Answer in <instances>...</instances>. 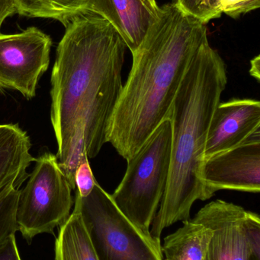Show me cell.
Returning <instances> with one entry per match:
<instances>
[{
	"label": "cell",
	"instance_id": "1",
	"mask_svg": "<svg viewBox=\"0 0 260 260\" xmlns=\"http://www.w3.org/2000/svg\"><path fill=\"white\" fill-rule=\"evenodd\" d=\"M65 28L50 79V120L60 167L75 190L81 159L96 157L106 143L123 86L127 47L106 20L92 12L76 17Z\"/></svg>",
	"mask_w": 260,
	"mask_h": 260
},
{
	"label": "cell",
	"instance_id": "2",
	"mask_svg": "<svg viewBox=\"0 0 260 260\" xmlns=\"http://www.w3.org/2000/svg\"><path fill=\"white\" fill-rule=\"evenodd\" d=\"M208 39L206 24L176 3L160 7L137 50L108 123L106 142L125 160L131 158L169 118L189 67Z\"/></svg>",
	"mask_w": 260,
	"mask_h": 260
},
{
	"label": "cell",
	"instance_id": "3",
	"mask_svg": "<svg viewBox=\"0 0 260 260\" xmlns=\"http://www.w3.org/2000/svg\"><path fill=\"white\" fill-rule=\"evenodd\" d=\"M227 82L224 60L206 40L185 76L168 118L172 126L170 170L150 230L157 241L164 229L190 220L195 201H204L200 170L211 121Z\"/></svg>",
	"mask_w": 260,
	"mask_h": 260
},
{
	"label": "cell",
	"instance_id": "4",
	"mask_svg": "<svg viewBox=\"0 0 260 260\" xmlns=\"http://www.w3.org/2000/svg\"><path fill=\"white\" fill-rule=\"evenodd\" d=\"M171 147L172 126L166 119L127 160L126 172L111 195L122 214L146 234H151L167 184Z\"/></svg>",
	"mask_w": 260,
	"mask_h": 260
},
{
	"label": "cell",
	"instance_id": "5",
	"mask_svg": "<svg viewBox=\"0 0 260 260\" xmlns=\"http://www.w3.org/2000/svg\"><path fill=\"white\" fill-rule=\"evenodd\" d=\"M79 209L99 260H163L161 244L130 221L111 194L96 183L90 195L76 192Z\"/></svg>",
	"mask_w": 260,
	"mask_h": 260
},
{
	"label": "cell",
	"instance_id": "6",
	"mask_svg": "<svg viewBox=\"0 0 260 260\" xmlns=\"http://www.w3.org/2000/svg\"><path fill=\"white\" fill-rule=\"evenodd\" d=\"M35 161L27 184L20 190L15 215L17 231L28 243L41 234H53L74 204L73 189L56 155L44 153Z\"/></svg>",
	"mask_w": 260,
	"mask_h": 260
},
{
	"label": "cell",
	"instance_id": "7",
	"mask_svg": "<svg viewBox=\"0 0 260 260\" xmlns=\"http://www.w3.org/2000/svg\"><path fill=\"white\" fill-rule=\"evenodd\" d=\"M212 231L205 260H259L260 218L242 206L217 200L194 218Z\"/></svg>",
	"mask_w": 260,
	"mask_h": 260
},
{
	"label": "cell",
	"instance_id": "8",
	"mask_svg": "<svg viewBox=\"0 0 260 260\" xmlns=\"http://www.w3.org/2000/svg\"><path fill=\"white\" fill-rule=\"evenodd\" d=\"M51 46L50 37L38 27L12 35L0 32V91L15 90L33 99L48 69Z\"/></svg>",
	"mask_w": 260,
	"mask_h": 260
},
{
	"label": "cell",
	"instance_id": "9",
	"mask_svg": "<svg viewBox=\"0 0 260 260\" xmlns=\"http://www.w3.org/2000/svg\"><path fill=\"white\" fill-rule=\"evenodd\" d=\"M200 179L204 201L222 189L259 193L260 130L241 145L203 160Z\"/></svg>",
	"mask_w": 260,
	"mask_h": 260
},
{
	"label": "cell",
	"instance_id": "10",
	"mask_svg": "<svg viewBox=\"0 0 260 260\" xmlns=\"http://www.w3.org/2000/svg\"><path fill=\"white\" fill-rule=\"evenodd\" d=\"M260 130V102L234 99L221 103L212 117L208 133L204 160L232 149Z\"/></svg>",
	"mask_w": 260,
	"mask_h": 260
},
{
	"label": "cell",
	"instance_id": "11",
	"mask_svg": "<svg viewBox=\"0 0 260 260\" xmlns=\"http://www.w3.org/2000/svg\"><path fill=\"white\" fill-rule=\"evenodd\" d=\"M156 0H90L87 12L106 20L134 53L160 13Z\"/></svg>",
	"mask_w": 260,
	"mask_h": 260
},
{
	"label": "cell",
	"instance_id": "12",
	"mask_svg": "<svg viewBox=\"0 0 260 260\" xmlns=\"http://www.w3.org/2000/svg\"><path fill=\"white\" fill-rule=\"evenodd\" d=\"M30 139L18 124H0V193L11 185L19 188L28 177Z\"/></svg>",
	"mask_w": 260,
	"mask_h": 260
},
{
	"label": "cell",
	"instance_id": "13",
	"mask_svg": "<svg viewBox=\"0 0 260 260\" xmlns=\"http://www.w3.org/2000/svg\"><path fill=\"white\" fill-rule=\"evenodd\" d=\"M212 231L201 223L188 220L164 238L163 260H205Z\"/></svg>",
	"mask_w": 260,
	"mask_h": 260
},
{
	"label": "cell",
	"instance_id": "14",
	"mask_svg": "<svg viewBox=\"0 0 260 260\" xmlns=\"http://www.w3.org/2000/svg\"><path fill=\"white\" fill-rule=\"evenodd\" d=\"M59 228L55 241V260H99L76 206Z\"/></svg>",
	"mask_w": 260,
	"mask_h": 260
},
{
	"label": "cell",
	"instance_id": "15",
	"mask_svg": "<svg viewBox=\"0 0 260 260\" xmlns=\"http://www.w3.org/2000/svg\"><path fill=\"white\" fill-rule=\"evenodd\" d=\"M90 0H14L17 13L32 18H47L64 27L87 12Z\"/></svg>",
	"mask_w": 260,
	"mask_h": 260
},
{
	"label": "cell",
	"instance_id": "16",
	"mask_svg": "<svg viewBox=\"0 0 260 260\" xmlns=\"http://www.w3.org/2000/svg\"><path fill=\"white\" fill-rule=\"evenodd\" d=\"M20 189L11 185L0 193V246L17 232V206Z\"/></svg>",
	"mask_w": 260,
	"mask_h": 260
},
{
	"label": "cell",
	"instance_id": "17",
	"mask_svg": "<svg viewBox=\"0 0 260 260\" xmlns=\"http://www.w3.org/2000/svg\"><path fill=\"white\" fill-rule=\"evenodd\" d=\"M186 14L207 24L212 20L221 17L214 0H176Z\"/></svg>",
	"mask_w": 260,
	"mask_h": 260
},
{
	"label": "cell",
	"instance_id": "18",
	"mask_svg": "<svg viewBox=\"0 0 260 260\" xmlns=\"http://www.w3.org/2000/svg\"><path fill=\"white\" fill-rule=\"evenodd\" d=\"M220 14L224 13L232 18H238L244 14L259 9L260 0H214Z\"/></svg>",
	"mask_w": 260,
	"mask_h": 260
},
{
	"label": "cell",
	"instance_id": "19",
	"mask_svg": "<svg viewBox=\"0 0 260 260\" xmlns=\"http://www.w3.org/2000/svg\"><path fill=\"white\" fill-rule=\"evenodd\" d=\"M97 183L87 155H84L81 159L75 173V186L76 192L80 197H86L94 188Z\"/></svg>",
	"mask_w": 260,
	"mask_h": 260
},
{
	"label": "cell",
	"instance_id": "20",
	"mask_svg": "<svg viewBox=\"0 0 260 260\" xmlns=\"http://www.w3.org/2000/svg\"><path fill=\"white\" fill-rule=\"evenodd\" d=\"M0 260H21L15 235L0 246Z\"/></svg>",
	"mask_w": 260,
	"mask_h": 260
},
{
	"label": "cell",
	"instance_id": "21",
	"mask_svg": "<svg viewBox=\"0 0 260 260\" xmlns=\"http://www.w3.org/2000/svg\"><path fill=\"white\" fill-rule=\"evenodd\" d=\"M15 13L17 10L14 0H0V28L6 18Z\"/></svg>",
	"mask_w": 260,
	"mask_h": 260
},
{
	"label": "cell",
	"instance_id": "22",
	"mask_svg": "<svg viewBox=\"0 0 260 260\" xmlns=\"http://www.w3.org/2000/svg\"><path fill=\"white\" fill-rule=\"evenodd\" d=\"M250 75L254 79H256L257 82H259L260 79V56L259 55L253 58L250 61Z\"/></svg>",
	"mask_w": 260,
	"mask_h": 260
}]
</instances>
